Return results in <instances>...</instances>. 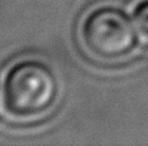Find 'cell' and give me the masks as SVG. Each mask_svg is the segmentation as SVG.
I'll return each instance as SVG.
<instances>
[{
  "label": "cell",
  "instance_id": "cell-1",
  "mask_svg": "<svg viewBox=\"0 0 148 146\" xmlns=\"http://www.w3.org/2000/svg\"><path fill=\"white\" fill-rule=\"evenodd\" d=\"M59 100V80L45 60L25 57L13 63L1 82V107L16 122H33L53 110Z\"/></svg>",
  "mask_w": 148,
  "mask_h": 146
},
{
  "label": "cell",
  "instance_id": "cell-2",
  "mask_svg": "<svg viewBox=\"0 0 148 146\" xmlns=\"http://www.w3.org/2000/svg\"><path fill=\"white\" fill-rule=\"evenodd\" d=\"M138 29L130 14L112 4H101L85 13L78 37L85 54L102 65L127 60L138 48Z\"/></svg>",
  "mask_w": 148,
  "mask_h": 146
},
{
  "label": "cell",
  "instance_id": "cell-3",
  "mask_svg": "<svg viewBox=\"0 0 148 146\" xmlns=\"http://www.w3.org/2000/svg\"><path fill=\"white\" fill-rule=\"evenodd\" d=\"M132 19L138 33L148 40V0H140L132 9Z\"/></svg>",
  "mask_w": 148,
  "mask_h": 146
},
{
  "label": "cell",
  "instance_id": "cell-4",
  "mask_svg": "<svg viewBox=\"0 0 148 146\" xmlns=\"http://www.w3.org/2000/svg\"><path fill=\"white\" fill-rule=\"evenodd\" d=\"M0 102H1V83H0Z\"/></svg>",
  "mask_w": 148,
  "mask_h": 146
}]
</instances>
